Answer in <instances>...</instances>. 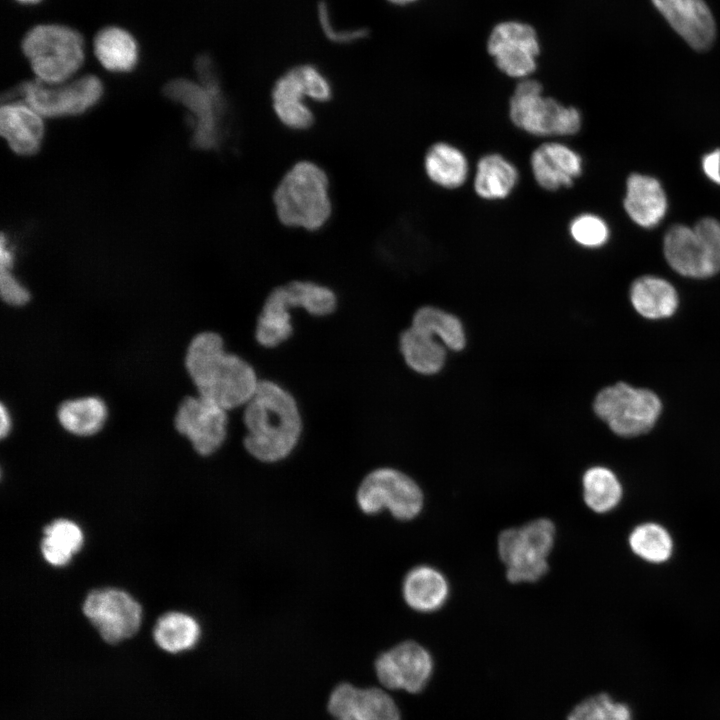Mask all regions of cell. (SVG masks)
<instances>
[{
	"label": "cell",
	"mask_w": 720,
	"mask_h": 720,
	"mask_svg": "<svg viewBox=\"0 0 720 720\" xmlns=\"http://www.w3.org/2000/svg\"><path fill=\"white\" fill-rule=\"evenodd\" d=\"M184 368L196 394L229 412L242 409L262 379L249 360L227 349L224 337L215 330L191 337Z\"/></svg>",
	"instance_id": "obj_1"
},
{
	"label": "cell",
	"mask_w": 720,
	"mask_h": 720,
	"mask_svg": "<svg viewBox=\"0 0 720 720\" xmlns=\"http://www.w3.org/2000/svg\"><path fill=\"white\" fill-rule=\"evenodd\" d=\"M241 410L243 447L254 459L277 463L297 448L304 432V416L299 401L286 386L262 378Z\"/></svg>",
	"instance_id": "obj_2"
},
{
	"label": "cell",
	"mask_w": 720,
	"mask_h": 720,
	"mask_svg": "<svg viewBox=\"0 0 720 720\" xmlns=\"http://www.w3.org/2000/svg\"><path fill=\"white\" fill-rule=\"evenodd\" d=\"M338 305L335 290L316 281L296 279L277 285L267 293L256 316L255 343L264 350H275L294 336L293 310L322 319L335 314Z\"/></svg>",
	"instance_id": "obj_3"
},
{
	"label": "cell",
	"mask_w": 720,
	"mask_h": 720,
	"mask_svg": "<svg viewBox=\"0 0 720 720\" xmlns=\"http://www.w3.org/2000/svg\"><path fill=\"white\" fill-rule=\"evenodd\" d=\"M273 202L285 226L307 231L321 229L332 212L327 174L311 161L295 163L274 190Z\"/></svg>",
	"instance_id": "obj_4"
},
{
	"label": "cell",
	"mask_w": 720,
	"mask_h": 720,
	"mask_svg": "<svg viewBox=\"0 0 720 720\" xmlns=\"http://www.w3.org/2000/svg\"><path fill=\"white\" fill-rule=\"evenodd\" d=\"M21 50L36 79L49 84L70 80L85 59V43L74 28L56 24H38L23 36Z\"/></svg>",
	"instance_id": "obj_5"
},
{
	"label": "cell",
	"mask_w": 720,
	"mask_h": 720,
	"mask_svg": "<svg viewBox=\"0 0 720 720\" xmlns=\"http://www.w3.org/2000/svg\"><path fill=\"white\" fill-rule=\"evenodd\" d=\"M170 100L183 105L190 114L192 143L201 150H215L226 133L227 102L220 82L202 83L177 78L164 86Z\"/></svg>",
	"instance_id": "obj_6"
},
{
	"label": "cell",
	"mask_w": 720,
	"mask_h": 720,
	"mask_svg": "<svg viewBox=\"0 0 720 720\" xmlns=\"http://www.w3.org/2000/svg\"><path fill=\"white\" fill-rule=\"evenodd\" d=\"M543 87L533 79H523L515 87L509 101L512 123L528 134L538 137L576 134L582 124L579 110L565 106L552 97L542 95Z\"/></svg>",
	"instance_id": "obj_7"
},
{
	"label": "cell",
	"mask_w": 720,
	"mask_h": 720,
	"mask_svg": "<svg viewBox=\"0 0 720 720\" xmlns=\"http://www.w3.org/2000/svg\"><path fill=\"white\" fill-rule=\"evenodd\" d=\"M103 92L101 79L90 74L58 84L38 79L25 81L7 99L25 102L42 117L58 118L88 111L100 101Z\"/></svg>",
	"instance_id": "obj_8"
},
{
	"label": "cell",
	"mask_w": 720,
	"mask_h": 720,
	"mask_svg": "<svg viewBox=\"0 0 720 720\" xmlns=\"http://www.w3.org/2000/svg\"><path fill=\"white\" fill-rule=\"evenodd\" d=\"M664 254L678 273L696 278L720 270V222L705 218L694 227L675 225L664 239Z\"/></svg>",
	"instance_id": "obj_9"
},
{
	"label": "cell",
	"mask_w": 720,
	"mask_h": 720,
	"mask_svg": "<svg viewBox=\"0 0 720 720\" xmlns=\"http://www.w3.org/2000/svg\"><path fill=\"white\" fill-rule=\"evenodd\" d=\"M555 538L548 519H537L520 528L504 530L498 538V552L506 564L510 582H533L548 570L547 556Z\"/></svg>",
	"instance_id": "obj_10"
},
{
	"label": "cell",
	"mask_w": 720,
	"mask_h": 720,
	"mask_svg": "<svg viewBox=\"0 0 720 720\" xmlns=\"http://www.w3.org/2000/svg\"><path fill=\"white\" fill-rule=\"evenodd\" d=\"M593 407L614 433L625 437L648 432L662 408L652 391L622 382L602 389L595 397Z\"/></svg>",
	"instance_id": "obj_11"
},
{
	"label": "cell",
	"mask_w": 720,
	"mask_h": 720,
	"mask_svg": "<svg viewBox=\"0 0 720 720\" xmlns=\"http://www.w3.org/2000/svg\"><path fill=\"white\" fill-rule=\"evenodd\" d=\"M356 499L359 508L366 514L387 509L400 520L416 517L423 507V494L416 482L391 467L369 472L359 485Z\"/></svg>",
	"instance_id": "obj_12"
},
{
	"label": "cell",
	"mask_w": 720,
	"mask_h": 720,
	"mask_svg": "<svg viewBox=\"0 0 720 720\" xmlns=\"http://www.w3.org/2000/svg\"><path fill=\"white\" fill-rule=\"evenodd\" d=\"M175 430L200 456H210L225 443L229 411L198 394L185 395L173 417Z\"/></svg>",
	"instance_id": "obj_13"
},
{
	"label": "cell",
	"mask_w": 720,
	"mask_h": 720,
	"mask_svg": "<svg viewBox=\"0 0 720 720\" xmlns=\"http://www.w3.org/2000/svg\"><path fill=\"white\" fill-rule=\"evenodd\" d=\"M82 610L101 638L110 644L132 637L142 622L141 605L129 593L118 588L91 591L83 602Z\"/></svg>",
	"instance_id": "obj_14"
},
{
	"label": "cell",
	"mask_w": 720,
	"mask_h": 720,
	"mask_svg": "<svg viewBox=\"0 0 720 720\" xmlns=\"http://www.w3.org/2000/svg\"><path fill=\"white\" fill-rule=\"evenodd\" d=\"M375 670L383 687L415 694L429 682L433 659L420 644L404 641L381 653L376 659Z\"/></svg>",
	"instance_id": "obj_15"
},
{
	"label": "cell",
	"mask_w": 720,
	"mask_h": 720,
	"mask_svg": "<svg viewBox=\"0 0 720 720\" xmlns=\"http://www.w3.org/2000/svg\"><path fill=\"white\" fill-rule=\"evenodd\" d=\"M489 54L506 75L525 78L532 74L539 54L535 30L520 22H503L494 27L487 44Z\"/></svg>",
	"instance_id": "obj_16"
},
{
	"label": "cell",
	"mask_w": 720,
	"mask_h": 720,
	"mask_svg": "<svg viewBox=\"0 0 720 720\" xmlns=\"http://www.w3.org/2000/svg\"><path fill=\"white\" fill-rule=\"evenodd\" d=\"M673 30L693 49H709L717 34L714 16L704 0H651Z\"/></svg>",
	"instance_id": "obj_17"
},
{
	"label": "cell",
	"mask_w": 720,
	"mask_h": 720,
	"mask_svg": "<svg viewBox=\"0 0 720 720\" xmlns=\"http://www.w3.org/2000/svg\"><path fill=\"white\" fill-rule=\"evenodd\" d=\"M530 166L537 184L548 191L569 188L582 174L581 156L560 142H546L531 154Z\"/></svg>",
	"instance_id": "obj_18"
},
{
	"label": "cell",
	"mask_w": 720,
	"mask_h": 720,
	"mask_svg": "<svg viewBox=\"0 0 720 720\" xmlns=\"http://www.w3.org/2000/svg\"><path fill=\"white\" fill-rule=\"evenodd\" d=\"M0 132L14 153L31 156L43 141L42 116L21 100L7 99L0 110Z\"/></svg>",
	"instance_id": "obj_19"
},
{
	"label": "cell",
	"mask_w": 720,
	"mask_h": 720,
	"mask_svg": "<svg viewBox=\"0 0 720 720\" xmlns=\"http://www.w3.org/2000/svg\"><path fill=\"white\" fill-rule=\"evenodd\" d=\"M307 98L295 67L283 74L272 88V106L277 118L285 127L295 131L306 130L314 122Z\"/></svg>",
	"instance_id": "obj_20"
},
{
	"label": "cell",
	"mask_w": 720,
	"mask_h": 720,
	"mask_svg": "<svg viewBox=\"0 0 720 720\" xmlns=\"http://www.w3.org/2000/svg\"><path fill=\"white\" fill-rule=\"evenodd\" d=\"M108 417V406L97 395L63 400L56 409V419L62 429L81 438L98 434L104 428Z\"/></svg>",
	"instance_id": "obj_21"
},
{
	"label": "cell",
	"mask_w": 720,
	"mask_h": 720,
	"mask_svg": "<svg viewBox=\"0 0 720 720\" xmlns=\"http://www.w3.org/2000/svg\"><path fill=\"white\" fill-rule=\"evenodd\" d=\"M624 207L635 223L650 228L656 226L664 217L667 200L655 178L632 174L627 180Z\"/></svg>",
	"instance_id": "obj_22"
},
{
	"label": "cell",
	"mask_w": 720,
	"mask_h": 720,
	"mask_svg": "<svg viewBox=\"0 0 720 720\" xmlns=\"http://www.w3.org/2000/svg\"><path fill=\"white\" fill-rule=\"evenodd\" d=\"M93 52L101 66L114 73L134 70L139 60L135 37L120 26L100 29L93 39Z\"/></svg>",
	"instance_id": "obj_23"
},
{
	"label": "cell",
	"mask_w": 720,
	"mask_h": 720,
	"mask_svg": "<svg viewBox=\"0 0 720 720\" xmlns=\"http://www.w3.org/2000/svg\"><path fill=\"white\" fill-rule=\"evenodd\" d=\"M400 354L412 371L421 375L438 373L446 360V350L438 338L410 324L399 335Z\"/></svg>",
	"instance_id": "obj_24"
},
{
	"label": "cell",
	"mask_w": 720,
	"mask_h": 720,
	"mask_svg": "<svg viewBox=\"0 0 720 720\" xmlns=\"http://www.w3.org/2000/svg\"><path fill=\"white\" fill-rule=\"evenodd\" d=\"M405 602L419 612H432L446 602L449 585L444 575L430 566L413 568L402 586Z\"/></svg>",
	"instance_id": "obj_25"
},
{
	"label": "cell",
	"mask_w": 720,
	"mask_h": 720,
	"mask_svg": "<svg viewBox=\"0 0 720 720\" xmlns=\"http://www.w3.org/2000/svg\"><path fill=\"white\" fill-rule=\"evenodd\" d=\"M518 181L517 168L501 154H486L477 162L474 190L482 199H505L514 190Z\"/></svg>",
	"instance_id": "obj_26"
},
{
	"label": "cell",
	"mask_w": 720,
	"mask_h": 720,
	"mask_svg": "<svg viewBox=\"0 0 720 720\" xmlns=\"http://www.w3.org/2000/svg\"><path fill=\"white\" fill-rule=\"evenodd\" d=\"M424 169L434 184L455 189L466 182L469 164L460 149L450 143L437 142L431 145L425 154Z\"/></svg>",
	"instance_id": "obj_27"
},
{
	"label": "cell",
	"mask_w": 720,
	"mask_h": 720,
	"mask_svg": "<svg viewBox=\"0 0 720 720\" xmlns=\"http://www.w3.org/2000/svg\"><path fill=\"white\" fill-rule=\"evenodd\" d=\"M630 297L636 311L649 319L669 317L678 306L674 287L666 280L654 276L638 278L632 284Z\"/></svg>",
	"instance_id": "obj_28"
},
{
	"label": "cell",
	"mask_w": 720,
	"mask_h": 720,
	"mask_svg": "<svg viewBox=\"0 0 720 720\" xmlns=\"http://www.w3.org/2000/svg\"><path fill=\"white\" fill-rule=\"evenodd\" d=\"M84 535L78 524L69 519H56L43 530L40 549L47 563L63 567L80 551Z\"/></svg>",
	"instance_id": "obj_29"
},
{
	"label": "cell",
	"mask_w": 720,
	"mask_h": 720,
	"mask_svg": "<svg viewBox=\"0 0 720 720\" xmlns=\"http://www.w3.org/2000/svg\"><path fill=\"white\" fill-rule=\"evenodd\" d=\"M197 620L183 612L172 611L161 615L153 628L155 643L162 650L176 654L193 648L200 639Z\"/></svg>",
	"instance_id": "obj_30"
},
{
	"label": "cell",
	"mask_w": 720,
	"mask_h": 720,
	"mask_svg": "<svg viewBox=\"0 0 720 720\" xmlns=\"http://www.w3.org/2000/svg\"><path fill=\"white\" fill-rule=\"evenodd\" d=\"M411 325L434 335L447 348L460 351L466 343L461 321L453 314L433 306L418 308L411 319Z\"/></svg>",
	"instance_id": "obj_31"
},
{
	"label": "cell",
	"mask_w": 720,
	"mask_h": 720,
	"mask_svg": "<svg viewBox=\"0 0 720 720\" xmlns=\"http://www.w3.org/2000/svg\"><path fill=\"white\" fill-rule=\"evenodd\" d=\"M584 500L595 512L613 509L621 499L622 488L615 474L605 467L595 466L583 476Z\"/></svg>",
	"instance_id": "obj_32"
},
{
	"label": "cell",
	"mask_w": 720,
	"mask_h": 720,
	"mask_svg": "<svg viewBox=\"0 0 720 720\" xmlns=\"http://www.w3.org/2000/svg\"><path fill=\"white\" fill-rule=\"evenodd\" d=\"M350 720H400V711L393 698L383 689L357 688Z\"/></svg>",
	"instance_id": "obj_33"
},
{
	"label": "cell",
	"mask_w": 720,
	"mask_h": 720,
	"mask_svg": "<svg viewBox=\"0 0 720 720\" xmlns=\"http://www.w3.org/2000/svg\"><path fill=\"white\" fill-rule=\"evenodd\" d=\"M629 544L641 558L650 562H663L672 552V540L668 532L654 523L638 526L631 533Z\"/></svg>",
	"instance_id": "obj_34"
},
{
	"label": "cell",
	"mask_w": 720,
	"mask_h": 720,
	"mask_svg": "<svg viewBox=\"0 0 720 720\" xmlns=\"http://www.w3.org/2000/svg\"><path fill=\"white\" fill-rule=\"evenodd\" d=\"M567 720H632L629 707L614 702L608 694L599 693L578 703Z\"/></svg>",
	"instance_id": "obj_35"
},
{
	"label": "cell",
	"mask_w": 720,
	"mask_h": 720,
	"mask_svg": "<svg viewBox=\"0 0 720 720\" xmlns=\"http://www.w3.org/2000/svg\"><path fill=\"white\" fill-rule=\"evenodd\" d=\"M569 232L576 243L589 248L600 247L609 238L604 220L588 213L576 216L570 223Z\"/></svg>",
	"instance_id": "obj_36"
},
{
	"label": "cell",
	"mask_w": 720,
	"mask_h": 720,
	"mask_svg": "<svg viewBox=\"0 0 720 720\" xmlns=\"http://www.w3.org/2000/svg\"><path fill=\"white\" fill-rule=\"evenodd\" d=\"M302 81L308 99L324 103L332 97V87L328 79L313 65L295 66Z\"/></svg>",
	"instance_id": "obj_37"
},
{
	"label": "cell",
	"mask_w": 720,
	"mask_h": 720,
	"mask_svg": "<svg viewBox=\"0 0 720 720\" xmlns=\"http://www.w3.org/2000/svg\"><path fill=\"white\" fill-rule=\"evenodd\" d=\"M31 292L13 274L12 269L0 268V297L11 307H23L31 301Z\"/></svg>",
	"instance_id": "obj_38"
},
{
	"label": "cell",
	"mask_w": 720,
	"mask_h": 720,
	"mask_svg": "<svg viewBox=\"0 0 720 720\" xmlns=\"http://www.w3.org/2000/svg\"><path fill=\"white\" fill-rule=\"evenodd\" d=\"M318 19L321 25L322 31L326 37L335 43L347 44L358 40H361L368 35V30L365 28L349 29V30H338L335 29L331 21L330 12L325 2H320L318 5Z\"/></svg>",
	"instance_id": "obj_39"
},
{
	"label": "cell",
	"mask_w": 720,
	"mask_h": 720,
	"mask_svg": "<svg viewBox=\"0 0 720 720\" xmlns=\"http://www.w3.org/2000/svg\"><path fill=\"white\" fill-rule=\"evenodd\" d=\"M702 164L705 174L720 185V149L705 155Z\"/></svg>",
	"instance_id": "obj_40"
},
{
	"label": "cell",
	"mask_w": 720,
	"mask_h": 720,
	"mask_svg": "<svg viewBox=\"0 0 720 720\" xmlns=\"http://www.w3.org/2000/svg\"><path fill=\"white\" fill-rule=\"evenodd\" d=\"M13 426L12 415L9 408L2 402L0 405V437L5 439L11 433Z\"/></svg>",
	"instance_id": "obj_41"
},
{
	"label": "cell",
	"mask_w": 720,
	"mask_h": 720,
	"mask_svg": "<svg viewBox=\"0 0 720 720\" xmlns=\"http://www.w3.org/2000/svg\"><path fill=\"white\" fill-rule=\"evenodd\" d=\"M16 2L24 5H33L39 3L42 0H15Z\"/></svg>",
	"instance_id": "obj_42"
},
{
	"label": "cell",
	"mask_w": 720,
	"mask_h": 720,
	"mask_svg": "<svg viewBox=\"0 0 720 720\" xmlns=\"http://www.w3.org/2000/svg\"><path fill=\"white\" fill-rule=\"evenodd\" d=\"M388 1L391 2V3H393V4L404 5V4H407V3H410V2H414V1H416V0H388Z\"/></svg>",
	"instance_id": "obj_43"
}]
</instances>
